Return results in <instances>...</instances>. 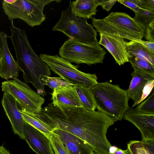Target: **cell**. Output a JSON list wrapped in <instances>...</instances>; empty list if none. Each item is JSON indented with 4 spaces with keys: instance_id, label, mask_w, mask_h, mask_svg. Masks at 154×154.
Masks as SVG:
<instances>
[{
    "instance_id": "obj_1",
    "label": "cell",
    "mask_w": 154,
    "mask_h": 154,
    "mask_svg": "<svg viewBox=\"0 0 154 154\" xmlns=\"http://www.w3.org/2000/svg\"><path fill=\"white\" fill-rule=\"evenodd\" d=\"M53 130L58 129L80 138L92 148L94 154H108L112 146L107 138L109 128L116 122L98 111L82 107L58 106L52 103L37 113Z\"/></svg>"
},
{
    "instance_id": "obj_2",
    "label": "cell",
    "mask_w": 154,
    "mask_h": 154,
    "mask_svg": "<svg viewBox=\"0 0 154 154\" xmlns=\"http://www.w3.org/2000/svg\"><path fill=\"white\" fill-rule=\"evenodd\" d=\"M11 35L8 36L14 49L20 70L23 72L25 82L31 83L40 95L45 96L47 93L41 81L42 75L50 76L48 66L34 52L28 40L25 30L16 27L13 21L11 22Z\"/></svg>"
},
{
    "instance_id": "obj_3",
    "label": "cell",
    "mask_w": 154,
    "mask_h": 154,
    "mask_svg": "<svg viewBox=\"0 0 154 154\" xmlns=\"http://www.w3.org/2000/svg\"><path fill=\"white\" fill-rule=\"evenodd\" d=\"M96 108L117 121L121 120L130 108L126 90L108 82H97L90 88Z\"/></svg>"
},
{
    "instance_id": "obj_4",
    "label": "cell",
    "mask_w": 154,
    "mask_h": 154,
    "mask_svg": "<svg viewBox=\"0 0 154 154\" xmlns=\"http://www.w3.org/2000/svg\"><path fill=\"white\" fill-rule=\"evenodd\" d=\"M91 18L93 26L99 33L106 32L139 42L154 52V42L142 40L143 31L133 18L126 13L112 12L102 19Z\"/></svg>"
},
{
    "instance_id": "obj_5",
    "label": "cell",
    "mask_w": 154,
    "mask_h": 154,
    "mask_svg": "<svg viewBox=\"0 0 154 154\" xmlns=\"http://www.w3.org/2000/svg\"><path fill=\"white\" fill-rule=\"evenodd\" d=\"M52 30L61 32L69 39L78 42L93 45L99 44L96 30L92 25L88 23L87 20L75 15L71 1L68 8L62 11L60 17Z\"/></svg>"
},
{
    "instance_id": "obj_6",
    "label": "cell",
    "mask_w": 154,
    "mask_h": 154,
    "mask_svg": "<svg viewBox=\"0 0 154 154\" xmlns=\"http://www.w3.org/2000/svg\"><path fill=\"white\" fill-rule=\"evenodd\" d=\"M59 3V0H13L8 3L2 1V7L8 19L11 22L18 19L33 27L40 25L45 20L43 13L45 6L53 2Z\"/></svg>"
},
{
    "instance_id": "obj_7",
    "label": "cell",
    "mask_w": 154,
    "mask_h": 154,
    "mask_svg": "<svg viewBox=\"0 0 154 154\" xmlns=\"http://www.w3.org/2000/svg\"><path fill=\"white\" fill-rule=\"evenodd\" d=\"M39 56L53 72L59 75L61 79L72 85L90 88L98 82L95 74L80 71L78 69V65H72L57 55L41 54Z\"/></svg>"
},
{
    "instance_id": "obj_8",
    "label": "cell",
    "mask_w": 154,
    "mask_h": 154,
    "mask_svg": "<svg viewBox=\"0 0 154 154\" xmlns=\"http://www.w3.org/2000/svg\"><path fill=\"white\" fill-rule=\"evenodd\" d=\"M106 54L99 44L93 45L69 39L59 50L60 57L70 62L89 65L102 63Z\"/></svg>"
},
{
    "instance_id": "obj_9",
    "label": "cell",
    "mask_w": 154,
    "mask_h": 154,
    "mask_svg": "<svg viewBox=\"0 0 154 154\" xmlns=\"http://www.w3.org/2000/svg\"><path fill=\"white\" fill-rule=\"evenodd\" d=\"M1 87L2 91L12 97L21 109L35 113L41 112L45 99L26 83L17 78L2 82Z\"/></svg>"
},
{
    "instance_id": "obj_10",
    "label": "cell",
    "mask_w": 154,
    "mask_h": 154,
    "mask_svg": "<svg viewBox=\"0 0 154 154\" xmlns=\"http://www.w3.org/2000/svg\"><path fill=\"white\" fill-rule=\"evenodd\" d=\"M123 118L132 123L139 129L141 140H154V115L145 114L131 107L125 112Z\"/></svg>"
},
{
    "instance_id": "obj_11",
    "label": "cell",
    "mask_w": 154,
    "mask_h": 154,
    "mask_svg": "<svg viewBox=\"0 0 154 154\" xmlns=\"http://www.w3.org/2000/svg\"><path fill=\"white\" fill-rule=\"evenodd\" d=\"M24 140L37 154H55L49 137L24 122Z\"/></svg>"
},
{
    "instance_id": "obj_12",
    "label": "cell",
    "mask_w": 154,
    "mask_h": 154,
    "mask_svg": "<svg viewBox=\"0 0 154 154\" xmlns=\"http://www.w3.org/2000/svg\"><path fill=\"white\" fill-rule=\"evenodd\" d=\"M99 45L104 46L114 58L119 66L129 62L125 46V41L119 36L108 34L100 33Z\"/></svg>"
},
{
    "instance_id": "obj_13",
    "label": "cell",
    "mask_w": 154,
    "mask_h": 154,
    "mask_svg": "<svg viewBox=\"0 0 154 154\" xmlns=\"http://www.w3.org/2000/svg\"><path fill=\"white\" fill-rule=\"evenodd\" d=\"M8 36L5 33L0 32V51L2 60L0 66V76L7 79L17 78L20 69L17 62L13 57L9 50L8 43Z\"/></svg>"
},
{
    "instance_id": "obj_14",
    "label": "cell",
    "mask_w": 154,
    "mask_h": 154,
    "mask_svg": "<svg viewBox=\"0 0 154 154\" xmlns=\"http://www.w3.org/2000/svg\"><path fill=\"white\" fill-rule=\"evenodd\" d=\"M2 104L5 114L11 123L15 134L24 140L23 126L24 122L16 100L8 94L4 93Z\"/></svg>"
},
{
    "instance_id": "obj_15",
    "label": "cell",
    "mask_w": 154,
    "mask_h": 154,
    "mask_svg": "<svg viewBox=\"0 0 154 154\" xmlns=\"http://www.w3.org/2000/svg\"><path fill=\"white\" fill-rule=\"evenodd\" d=\"M52 132L60 140L70 154H94L91 146L79 137L58 129L53 130Z\"/></svg>"
},
{
    "instance_id": "obj_16",
    "label": "cell",
    "mask_w": 154,
    "mask_h": 154,
    "mask_svg": "<svg viewBox=\"0 0 154 154\" xmlns=\"http://www.w3.org/2000/svg\"><path fill=\"white\" fill-rule=\"evenodd\" d=\"M53 90L51 94L53 104L63 107H82L74 85H71Z\"/></svg>"
},
{
    "instance_id": "obj_17",
    "label": "cell",
    "mask_w": 154,
    "mask_h": 154,
    "mask_svg": "<svg viewBox=\"0 0 154 154\" xmlns=\"http://www.w3.org/2000/svg\"><path fill=\"white\" fill-rule=\"evenodd\" d=\"M131 75L132 79L126 91L129 98L134 104L140 99L145 85L149 81L154 79V76L137 70H134Z\"/></svg>"
},
{
    "instance_id": "obj_18",
    "label": "cell",
    "mask_w": 154,
    "mask_h": 154,
    "mask_svg": "<svg viewBox=\"0 0 154 154\" xmlns=\"http://www.w3.org/2000/svg\"><path fill=\"white\" fill-rule=\"evenodd\" d=\"M125 45L128 57L134 56L154 66V52L138 42L126 41Z\"/></svg>"
},
{
    "instance_id": "obj_19",
    "label": "cell",
    "mask_w": 154,
    "mask_h": 154,
    "mask_svg": "<svg viewBox=\"0 0 154 154\" xmlns=\"http://www.w3.org/2000/svg\"><path fill=\"white\" fill-rule=\"evenodd\" d=\"M72 4L75 15L86 20L96 14L99 5L97 0H77L72 2Z\"/></svg>"
},
{
    "instance_id": "obj_20",
    "label": "cell",
    "mask_w": 154,
    "mask_h": 154,
    "mask_svg": "<svg viewBox=\"0 0 154 154\" xmlns=\"http://www.w3.org/2000/svg\"><path fill=\"white\" fill-rule=\"evenodd\" d=\"M19 111L25 122L49 137L52 134V129L39 118L37 113L22 109H20Z\"/></svg>"
},
{
    "instance_id": "obj_21",
    "label": "cell",
    "mask_w": 154,
    "mask_h": 154,
    "mask_svg": "<svg viewBox=\"0 0 154 154\" xmlns=\"http://www.w3.org/2000/svg\"><path fill=\"white\" fill-rule=\"evenodd\" d=\"M127 149L131 154H154V140H131Z\"/></svg>"
},
{
    "instance_id": "obj_22",
    "label": "cell",
    "mask_w": 154,
    "mask_h": 154,
    "mask_svg": "<svg viewBox=\"0 0 154 154\" xmlns=\"http://www.w3.org/2000/svg\"><path fill=\"white\" fill-rule=\"evenodd\" d=\"M82 103L85 109L95 110L96 107L92 93L89 88L84 86L74 85Z\"/></svg>"
},
{
    "instance_id": "obj_23",
    "label": "cell",
    "mask_w": 154,
    "mask_h": 154,
    "mask_svg": "<svg viewBox=\"0 0 154 154\" xmlns=\"http://www.w3.org/2000/svg\"><path fill=\"white\" fill-rule=\"evenodd\" d=\"M134 19L143 31L154 22V11L140 8L135 12Z\"/></svg>"
},
{
    "instance_id": "obj_24",
    "label": "cell",
    "mask_w": 154,
    "mask_h": 154,
    "mask_svg": "<svg viewBox=\"0 0 154 154\" xmlns=\"http://www.w3.org/2000/svg\"><path fill=\"white\" fill-rule=\"evenodd\" d=\"M128 59L134 70L139 71L154 76V66L149 62L134 56L128 57Z\"/></svg>"
},
{
    "instance_id": "obj_25",
    "label": "cell",
    "mask_w": 154,
    "mask_h": 154,
    "mask_svg": "<svg viewBox=\"0 0 154 154\" xmlns=\"http://www.w3.org/2000/svg\"><path fill=\"white\" fill-rule=\"evenodd\" d=\"M60 79V78L51 77L44 75H42L41 76L42 84L44 85L48 86L53 90L72 85Z\"/></svg>"
},
{
    "instance_id": "obj_26",
    "label": "cell",
    "mask_w": 154,
    "mask_h": 154,
    "mask_svg": "<svg viewBox=\"0 0 154 154\" xmlns=\"http://www.w3.org/2000/svg\"><path fill=\"white\" fill-rule=\"evenodd\" d=\"M146 100L138 104L135 109L141 112L150 115H154V91Z\"/></svg>"
},
{
    "instance_id": "obj_27",
    "label": "cell",
    "mask_w": 154,
    "mask_h": 154,
    "mask_svg": "<svg viewBox=\"0 0 154 154\" xmlns=\"http://www.w3.org/2000/svg\"><path fill=\"white\" fill-rule=\"evenodd\" d=\"M55 154H70L59 138L53 134L49 137Z\"/></svg>"
},
{
    "instance_id": "obj_28",
    "label": "cell",
    "mask_w": 154,
    "mask_h": 154,
    "mask_svg": "<svg viewBox=\"0 0 154 154\" xmlns=\"http://www.w3.org/2000/svg\"><path fill=\"white\" fill-rule=\"evenodd\" d=\"M154 85V79L149 80L146 83L143 89L140 99L135 103L134 104L132 107L135 106L141 103L146 99L152 90Z\"/></svg>"
},
{
    "instance_id": "obj_29",
    "label": "cell",
    "mask_w": 154,
    "mask_h": 154,
    "mask_svg": "<svg viewBox=\"0 0 154 154\" xmlns=\"http://www.w3.org/2000/svg\"><path fill=\"white\" fill-rule=\"evenodd\" d=\"M117 1L130 8L134 12H137L141 8L140 0H119Z\"/></svg>"
},
{
    "instance_id": "obj_30",
    "label": "cell",
    "mask_w": 154,
    "mask_h": 154,
    "mask_svg": "<svg viewBox=\"0 0 154 154\" xmlns=\"http://www.w3.org/2000/svg\"><path fill=\"white\" fill-rule=\"evenodd\" d=\"M143 37L147 41L154 42V22L152 23L144 30Z\"/></svg>"
},
{
    "instance_id": "obj_31",
    "label": "cell",
    "mask_w": 154,
    "mask_h": 154,
    "mask_svg": "<svg viewBox=\"0 0 154 154\" xmlns=\"http://www.w3.org/2000/svg\"><path fill=\"white\" fill-rule=\"evenodd\" d=\"M117 0H97L99 5H100L103 10L109 11Z\"/></svg>"
},
{
    "instance_id": "obj_32",
    "label": "cell",
    "mask_w": 154,
    "mask_h": 154,
    "mask_svg": "<svg viewBox=\"0 0 154 154\" xmlns=\"http://www.w3.org/2000/svg\"><path fill=\"white\" fill-rule=\"evenodd\" d=\"M140 8L154 11V0H140Z\"/></svg>"
},
{
    "instance_id": "obj_33",
    "label": "cell",
    "mask_w": 154,
    "mask_h": 154,
    "mask_svg": "<svg viewBox=\"0 0 154 154\" xmlns=\"http://www.w3.org/2000/svg\"><path fill=\"white\" fill-rule=\"evenodd\" d=\"M108 154H131L129 150H122L114 146H111L109 148Z\"/></svg>"
},
{
    "instance_id": "obj_34",
    "label": "cell",
    "mask_w": 154,
    "mask_h": 154,
    "mask_svg": "<svg viewBox=\"0 0 154 154\" xmlns=\"http://www.w3.org/2000/svg\"><path fill=\"white\" fill-rule=\"evenodd\" d=\"M0 154H11L3 146H0Z\"/></svg>"
},
{
    "instance_id": "obj_35",
    "label": "cell",
    "mask_w": 154,
    "mask_h": 154,
    "mask_svg": "<svg viewBox=\"0 0 154 154\" xmlns=\"http://www.w3.org/2000/svg\"><path fill=\"white\" fill-rule=\"evenodd\" d=\"M2 54H1V52L0 51V66L1 63V61H2Z\"/></svg>"
}]
</instances>
